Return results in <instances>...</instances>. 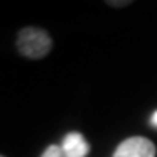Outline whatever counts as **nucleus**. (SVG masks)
Wrapping results in <instances>:
<instances>
[{
  "instance_id": "f257e3e1",
  "label": "nucleus",
  "mask_w": 157,
  "mask_h": 157,
  "mask_svg": "<svg viewBox=\"0 0 157 157\" xmlns=\"http://www.w3.org/2000/svg\"><path fill=\"white\" fill-rule=\"evenodd\" d=\"M16 45H17V51L25 58L40 59V58L47 56L51 52L52 39L49 37V33L45 30L35 28V26H26L17 33Z\"/></svg>"
},
{
  "instance_id": "39448f33",
  "label": "nucleus",
  "mask_w": 157,
  "mask_h": 157,
  "mask_svg": "<svg viewBox=\"0 0 157 157\" xmlns=\"http://www.w3.org/2000/svg\"><path fill=\"white\" fill-rule=\"evenodd\" d=\"M152 124L157 128V112H154V115H152Z\"/></svg>"
},
{
  "instance_id": "423d86ee",
  "label": "nucleus",
  "mask_w": 157,
  "mask_h": 157,
  "mask_svg": "<svg viewBox=\"0 0 157 157\" xmlns=\"http://www.w3.org/2000/svg\"><path fill=\"white\" fill-rule=\"evenodd\" d=\"M108 4H110V6H126L128 2H108Z\"/></svg>"
},
{
  "instance_id": "20e7f679",
  "label": "nucleus",
  "mask_w": 157,
  "mask_h": 157,
  "mask_svg": "<svg viewBox=\"0 0 157 157\" xmlns=\"http://www.w3.org/2000/svg\"><path fill=\"white\" fill-rule=\"evenodd\" d=\"M40 157H65L63 155V150H61V147H58V145H49L47 148L44 150V154Z\"/></svg>"
},
{
  "instance_id": "f03ea898",
  "label": "nucleus",
  "mask_w": 157,
  "mask_h": 157,
  "mask_svg": "<svg viewBox=\"0 0 157 157\" xmlns=\"http://www.w3.org/2000/svg\"><path fill=\"white\" fill-rule=\"evenodd\" d=\"M155 145L148 138L143 136H131L124 140L113 152V157H155Z\"/></svg>"
},
{
  "instance_id": "7ed1b4c3",
  "label": "nucleus",
  "mask_w": 157,
  "mask_h": 157,
  "mask_svg": "<svg viewBox=\"0 0 157 157\" xmlns=\"http://www.w3.org/2000/svg\"><path fill=\"white\" fill-rule=\"evenodd\" d=\"M59 147H61L65 157H86L91 150L87 140L80 133H75V131L73 133H68L63 138V143Z\"/></svg>"
},
{
  "instance_id": "0eeeda50",
  "label": "nucleus",
  "mask_w": 157,
  "mask_h": 157,
  "mask_svg": "<svg viewBox=\"0 0 157 157\" xmlns=\"http://www.w3.org/2000/svg\"><path fill=\"white\" fill-rule=\"evenodd\" d=\"M0 157H4V155H0Z\"/></svg>"
}]
</instances>
